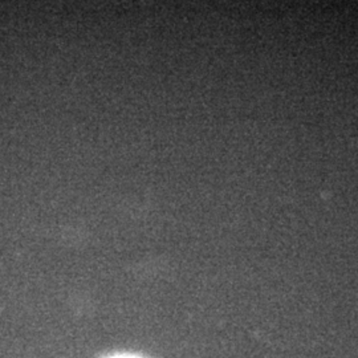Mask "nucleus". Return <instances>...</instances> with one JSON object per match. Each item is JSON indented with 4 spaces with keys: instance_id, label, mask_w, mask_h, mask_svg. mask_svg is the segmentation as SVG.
Wrapping results in <instances>:
<instances>
[{
    "instance_id": "nucleus-1",
    "label": "nucleus",
    "mask_w": 358,
    "mask_h": 358,
    "mask_svg": "<svg viewBox=\"0 0 358 358\" xmlns=\"http://www.w3.org/2000/svg\"><path fill=\"white\" fill-rule=\"evenodd\" d=\"M109 358H140V357H134V356H113V357Z\"/></svg>"
}]
</instances>
